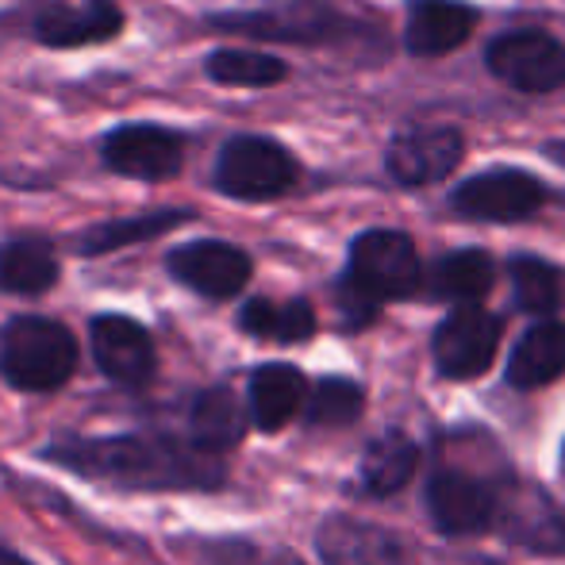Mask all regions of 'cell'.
Here are the masks:
<instances>
[{"mask_svg":"<svg viewBox=\"0 0 565 565\" xmlns=\"http://www.w3.org/2000/svg\"><path fill=\"white\" fill-rule=\"evenodd\" d=\"M312 381L289 362H266L250 373L246 381V412H250V427L262 435H277L305 416Z\"/></svg>","mask_w":565,"mask_h":565,"instance_id":"cell-17","label":"cell"},{"mask_svg":"<svg viewBox=\"0 0 565 565\" xmlns=\"http://www.w3.org/2000/svg\"><path fill=\"white\" fill-rule=\"evenodd\" d=\"M339 281L370 297L373 305H388V300H404L419 292L424 262H419L416 243L404 231L373 227L350 243L347 274Z\"/></svg>","mask_w":565,"mask_h":565,"instance_id":"cell-4","label":"cell"},{"mask_svg":"<svg viewBox=\"0 0 565 565\" xmlns=\"http://www.w3.org/2000/svg\"><path fill=\"white\" fill-rule=\"evenodd\" d=\"M515 481V477H512ZM512 481H489L477 469L454 466V461H435L424 484L427 520L443 539H477L500 527L504 500Z\"/></svg>","mask_w":565,"mask_h":565,"instance_id":"cell-3","label":"cell"},{"mask_svg":"<svg viewBox=\"0 0 565 565\" xmlns=\"http://www.w3.org/2000/svg\"><path fill=\"white\" fill-rule=\"evenodd\" d=\"M312 543L320 565H424L408 535L350 512L323 515Z\"/></svg>","mask_w":565,"mask_h":565,"instance_id":"cell-8","label":"cell"},{"mask_svg":"<svg viewBox=\"0 0 565 565\" xmlns=\"http://www.w3.org/2000/svg\"><path fill=\"white\" fill-rule=\"evenodd\" d=\"M204 70L212 82L227 85V89H269V85H281L289 77V66L281 58L262 51H235V46L212 51Z\"/></svg>","mask_w":565,"mask_h":565,"instance_id":"cell-27","label":"cell"},{"mask_svg":"<svg viewBox=\"0 0 565 565\" xmlns=\"http://www.w3.org/2000/svg\"><path fill=\"white\" fill-rule=\"evenodd\" d=\"M185 220H193V212H181V209H158V212H142V216H127V220H105V224L85 227L82 235L74 238V246L85 258H105V254L127 250V246H135V243H150V238L181 227Z\"/></svg>","mask_w":565,"mask_h":565,"instance_id":"cell-25","label":"cell"},{"mask_svg":"<svg viewBox=\"0 0 565 565\" xmlns=\"http://www.w3.org/2000/svg\"><path fill=\"white\" fill-rule=\"evenodd\" d=\"M31 454L35 461L70 477L116 492H139V497L224 492L231 477L227 458L196 447L178 427V419H154L147 427L108 435L54 431Z\"/></svg>","mask_w":565,"mask_h":565,"instance_id":"cell-1","label":"cell"},{"mask_svg":"<svg viewBox=\"0 0 565 565\" xmlns=\"http://www.w3.org/2000/svg\"><path fill=\"white\" fill-rule=\"evenodd\" d=\"M477 12L461 0H408V23H404V46L416 58H439L450 54L473 35Z\"/></svg>","mask_w":565,"mask_h":565,"instance_id":"cell-20","label":"cell"},{"mask_svg":"<svg viewBox=\"0 0 565 565\" xmlns=\"http://www.w3.org/2000/svg\"><path fill=\"white\" fill-rule=\"evenodd\" d=\"M173 551L185 554L193 565H308L289 546L250 535H178Z\"/></svg>","mask_w":565,"mask_h":565,"instance_id":"cell-24","label":"cell"},{"mask_svg":"<svg viewBox=\"0 0 565 565\" xmlns=\"http://www.w3.org/2000/svg\"><path fill=\"white\" fill-rule=\"evenodd\" d=\"M416 469H419V443L408 431H401V427H388V431H381L362 450V461H358V473H354V492L365 500L396 497V492L408 489Z\"/></svg>","mask_w":565,"mask_h":565,"instance_id":"cell-18","label":"cell"},{"mask_svg":"<svg viewBox=\"0 0 565 565\" xmlns=\"http://www.w3.org/2000/svg\"><path fill=\"white\" fill-rule=\"evenodd\" d=\"M497 531L520 551L565 558V508L554 504L543 489H523L520 481H512Z\"/></svg>","mask_w":565,"mask_h":565,"instance_id":"cell-16","label":"cell"},{"mask_svg":"<svg viewBox=\"0 0 565 565\" xmlns=\"http://www.w3.org/2000/svg\"><path fill=\"white\" fill-rule=\"evenodd\" d=\"M492 77L520 93H554L565 85V46L546 31H508L484 51Z\"/></svg>","mask_w":565,"mask_h":565,"instance_id":"cell-11","label":"cell"},{"mask_svg":"<svg viewBox=\"0 0 565 565\" xmlns=\"http://www.w3.org/2000/svg\"><path fill=\"white\" fill-rule=\"evenodd\" d=\"M508 277H512L515 305L531 316H551L562 305V274L543 258L531 254H515L508 262Z\"/></svg>","mask_w":565,"mask_h":565,"instance_id":"cell-29","label":"cell"},{"mask_svg":"<svg viewBox=\"0 0 565 565\" xmlns=\"http://www.w3.org/2000/svg\"><path fill=\"white\" fill-rule=\"evenodd\" d=\"M173 419L196 447L220 454V458H231V450L243 447L246 427H250V412L231 385L193 388L185 401L173 404Z\"/></svg>","mask_w":565,"mask_h":565,"instance_id":"cell-15","label":"cell"},{"mask_svg":"<svg viewBox=\"0 0 565 565\" xmlns=\"http://www.w3.org/2000/svg\"><path fill=\"white\" fill-rule=\"evenodd\" d=\"M209 23L220 31H235V35L269 39V43H335V39H350L362 31V23L320 0H289V4L254 8V12H227L212 15Z\"/></svg>","mask_w":565,"mask_h":565,"instance_id":"cell-7","label":"cell"},{"mask_svg":"<svg viewBox=\"0 0 565 565\" xmlns=\"http://www.w3.org/2000/svg\"><path fill=\"white\" fill-rule=\"evenodd\" d=\"M124 31V12L113 0H85V4H51L35 15V39L54 51L108 43Z\"/></svg>","mask_w":565,"mask_h":565,"instance_id":"cell-19","label":"cell"},{"mask_svg":"<svg viewBox=\"0 0 565 565\" xmlns=\"http://www.w3.org/2000/svg\"><path fill=\"white\" fill-rule=\"evenodd\" d=\"M82 370V342L54 316H12L0 328V381L15 393L51 396Z\"/></svg>","mask_w":565,"mask_h":565,"instance_id":"cell-2","label":"cell"},{"mask_svg":"<svg viewBox=\"0 0 565 565\" xmlns=\"http://www.w3.org/2000/svg\"><path fill=\"white\" fill-rule=\"evenodd\" d=\"M546 154H551L554 162H558L562 170H565V139H558V142H546Z\"/></svg>","mask_w":565,"mask_h":565,"instance_id":"cell-31","label":"cell"},{"mask_svg":"<svg viewBox=\"0 0 565 565\" xmlns=\"http://www.w3.org/2000/svg\"><path fill=\"white\" fill-rule=\"evenodd\" d=\"M558 466H562V477H565V443H562V458H558Z\"/></svg>","mask_w":565,"mask_h":565,"instance_id":"cell-32","label":"cell"},{"mask_svg":"<svg viewBox=\"0 0 565 565\" xmlns=\"http://www.w3.org/2000/svg\"><path fill=\"white\" fill-rule=\"evenodd\" d=\"M461 131L447 124H416V127H401L388 142L385 166L393 173V181L401 185H435V181L450 178L454 166L461 162Z\"/></svg>","mask_w":565,"mask_h":565,"instance_id":"cell-14","label":"cell"},{"mask_svg":"<svg viewBox=\"0 0 565 565\" xmlns=\"http://www.w3.org/2000/svg\"><path fill=\"white\" fill-rule=\"evenodd\" d=\"M454 212L481 224H520L546 204V189L523 170H484L466 178L450 196Z\"/></svg>","mask_w":565,"mask_h":565,"instance_id":"cell-12","label":"cell"},{"mask_svg":"<svg viewBox=\"0 0 565 565\" xmlns=\"http://www.w3.org/2000/svg\"><path fill=\"white\" fill-rule=\"evenodd\" d=\"M100 158L119 178L170 181L185 162V139L162 124H124L105 135Z\"/></svg>","mask_w":565,"mask_h":565,"instance_id":"cell-13","label":"cell"},{"mask_svg":"<svg viewBox=\"0 0 565 565\" xmlns=\"http://www.w3.org/2000/svg\"><path fill=\"white\" fill-rule=\"evenodd\" d=\"M365 412V388L354 377H320L308 393L305 424L316 431H339L350 427Z\"/></svg>","mask_w":565,"mask_h":565,"instance_id":"cell-28","label":"cell"},{"mask_svg":"<svg viewBox=\"0 0 565 565\" xmlns=\"http://www.w3.org/2000/svg\"><path fill=\"white\" fill-rule=\"evenodd\" d=\"M238 331L262 342H281V347H297L316 335V308L305 297L292 300H269L250 297L238 308Z\"/></svg>","mask_w":565,"mask_h":565,"instance_id":"cell-23","label":"cell"},{"mask_svg":"<svg viewBox=\"0 0 565 565\" xmlns=\"http://www.w3.org/2000/svg\"><path fill=\"white\" fill-rule=\"evenodd\" d=\"M492 281H497V262H492V254L477 250V246H466V250H450L435 262L427 289L439 300L477 305V300L492 289Z\"/></svg>","mask_w":565,"mask_h":565,"instance_id":"cell-26","label":"cell"},{"mask_svg":"<svg viewBox=\"0 0 565 565\" xmlns=\"http://www.w3.org/2000/svg\"><path fill=\"white\" fill-rule=\"evenodd\" d=\"M166 274L204 300H231L246 289L254 262L243 246L224 238H193L166 254Z\"/></svg>","mask_w":565,"mask_h":565,"instance_id":"cell-10","label":"cell"},{"mask_svg":"<svg viewBox=\"0 0 565 565\" xmlns=\"http://www.w3.org/2000/svg\"><path fill=\"white\" fill-rule=\"evenodd\" d=\"M0 565H39V562H31L23 551H15V546H8L4 539H0Z\"/></svg>","mask_w":565,"mask_h":565,"instance_id":"cell-30","label":"cell"},{"mask_svg":"<svg viewBox=\"0 0 565 565\" xmlns=\"http://www.w3.org/2000/svg\"><path fill=\"white\" fill-rule=\"evenodd\" d=\"M504 320L481 305H458L431 335V358L439 377L447 381H477L497 362Z\"/></svg>","mask_w":565,"mask_h":565,"instance_id":"cell-9","label":"cell"},{"mask_svg":"<svg viewBox=\"0 0 565 565\" xmlns=\"http://www.w3.org/2000/svg\"><path fill=\"white\" fill-rule=\"evenodd\" d=\"M58 254L43 235H15L0 243V292L8 297H43L58 285Z\"/></svg>","mask_w":565,"mask_h":565,"instance_id":"cell-22","label":"cell"},{"mask_svg":"<svg viewBox=\"0 0 565 565\" xmlns=\"http://www.w3.org/2000/svg\"><path fill=\"white\" fill-rule=\"evenodd\" d=\"M89 354L97 373L119 393H147L158 377V342L147 323L124 312L89 320Z\"/></svg>","mask_w":565,"mask_h":565,"instance_id":"cell-6","label":"cell"},{"mask_svg":"<svg viewBox=\"0 0 565 565\" xmlns=\"http://www.w3.org/2000/svg\"><path fill=\"white\" fill-rule=\"evenodd\" d=\"M300 170L297 158L274 139H262V135H235L216 158V189L231 201L262 204L277 201L297 185Z\"/></svg>","mask_w":565,"mask_h":565,"instance_id":"cell-5","label":"cell"},{"mask_svg":"<svg viewBox=\"0 0 565 565\" xmlns=\"http://www.w3.org/2000/svg\"><path fill=\"white\" fill-rule=\"evenodd\" d=\"M565 373V323L539 320L535 328L523 331V339L512 347L504 365V381L520 393L546 388Z\"/></svg>","mask_w":565,"mask_h":565,"instance_id":"cell-21","label":"cell"}]
</instances>
